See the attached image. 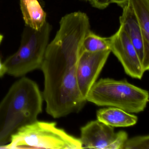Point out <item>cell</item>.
Masks as SVG:
<instances>
[{"mask_svg": "<svg viewBox=\"0 0 149 149\" xmlns=\"http://www.w3.org/2000/svg\"><path fill=\"white\" fill-rule=\"evenodd\" d=\"M91 31L89 17L80 12L66 15L48 44L40 69L44 76L46 111L54 118L79 112L86 103L79 90L76 68L84 38Z\"/></svg>", "mask_w": 149, "mask_h": 149, "instance_id": "1", "label": "cell"}, {"mask_svg": "<svg viewBox=\"0 0 149 149\" xmlns=\"http://www.w3.org/2000/svg\"><path fill=\"white\" fill-rule=\"evenodd\" d=\"M43 100L38 84L29 78L22 77L12 85L0 102V148L21 127L37 120Z\"/></svg>", "mask_w": 149, "mask_h": 149, "instance_id": "2", "label": "cell"}, {"mask_svg": "<svg viewBox=\"0 0 149 149\" xmlns=\"http://www.w3.org/2000/svg\"><path fill=\"white\" fill-rule=\"evenodd\" d=\"M149 92L126 80L102 78L92 85L86 101L99 106L119 108L130 113L143 111L149 102Z\"/></svg>", "mask_w": 149, "mask_h": 149, "instance_id": "3", "label": "cell"}, {"mask_svg": "<svg viewBox=\"0 0 149 149\" xmlns=\"http://www.w3.org/2000/svg\"><path fill=\"white\" fill-rule=\"evenodd\" d=\"M1 149H81L80 139L58 128L55 122L36 120L21 127Z\"/></svg>", "mask_w": 149, "mask_h": 149, "instance_id": "4", "label": "cell"}, {"mask_svg": "<svg viewBox=\"0 0 149 149\" xmlns=\"http://www.w3.org/2000/svg\"><path fill=\"white\" fill-rule=\"evenodd\" d=\"M51 29L52 26L47 22L40 30L26 26L19 48L4 62L7 74L20 77L36 70L40 69Z\"/></svg>", "mask_w": 149, "mask_h": 149, "instance_id": "5", "label": "cell"}, {"mask_svg": "<svg viewBox=\"0 0 149 149\" xmlns=\"http://www.w3.org/2000/svg\"><path fill=\"white\" fill-rule=\"evenodd\" d=\"M127 132H115L113 127L98 120L88 122L81 129L80 139L83 148L123 149L128 139Z\"/></svg>", "mask_w": 149, "mask_h": 149, "instance_id": "6", "label": "cell"}, {"mask_svg": "<svg viewBox=\"0 0 149 149\" xmlns=\"http://www.w3.org/2000/svg\"><path fill=\"white\" fill-rule=\"evenodd\" d=\"M111 52L109 49L81 52L77 64V79L80 92L85 99L91 88L96 81Z\"/></svg>", "mask_w": 149, "mask_h": 149, "instance_id": "7", "label": "cell"}, {"mask_svg": "<svg viewBox=\"0 0 149 149\" xmlns=\"http://www.w3.org/2000/svg\"><path fill=\"white\" fill-rule=\"evenodd\" d=\"M111 52L119 61L125 73L132 78L141 79L145 73L138 55L122 26L110 37Z\"/></svg>", "mask_w": 149, "mask_h": 149, "instance_id": "8", "label": "cell"}, {"mask_svg": "<svg viewBox=\"0 0 149 149\" xmlns=\"http://www.w3.org/2000/svg\"><path fill=\"white\" fill-rule=\"evenodd\" d=\"M123 14L119 18L120 26L129 37L135 47L142 65L144 56V44L141 28L130 4L127 3L123 8Z\"/></svg>", "mask_w": 149, "mask_h": 149, "instance_id": "9", "label": "cell"}, {"mask_svg": "<svg viewBox=\"0 0 149 149\" xmlns=\"http://www.w3.org/2000/svg\"><path fill=\"white\" fill-rule=\"evenodd\" d=\"M130 4L143 34L144 44L143 70L149 69V0H127Z\"/></svg>", "mask_w": 149, "mask_h": 149, "instance_id": "10", "label": "cell"}, {"mask_svg": "<svg viewBox=\"0 0 149 149\" xmlns=\"http://www.w3.org/2000/svg\"><path fill=\"white\" fill-rule=\"evenodd\" d=\"M97 120L113 127H125L136 124L137 117L119 108L109 107L101 109L96 113Z\"/></svg>", "mask_w": 149, "mask_h": 149, "instance_id": "11", "label": "cell"}, {"mask_svg": "<svg viewBox=\"0 0 149 149\" xmlns=\"http://www.w3.org/2000/svg\"><path fill=\"white\" fill-rule=\"evenodd\" d=\"M20 6L26 26L40 30L47 22V14L38 0H20Z\"/></svg>", "mask_w": 149, "mask_h": 149, "instance_id": "12", "label": "cell"}, {"mask_svg": "<svg viewBox=\"0 0 149 149\" xmlns=\"http://www.w3.org/2000/svg\"><path fill=\"white\" fill-rule=\"evenodd\" d=\"M110 39L97 35L90 31L83 41L82 51L96 52L104 50H110Z\"/></svg>", "mask_w": 149, "mask_h": 149, "instance_id": "13", "label": "cell"}, {"mask_svg": "<svg viewBox=\"0 0 149 149\" xmlns=\"http://www.w3.org/2000/svg\"><path fill=\"white\" fill-rule=\"evenodd\" d=\"M149 135L139 136L127 139L123 149H149Z\"/></svg>", "mask_w": 149, "mask_h": 149, "instance_id": "14", "label": "cell"}, {"mask_svg": "<svg viewBox=\"0 0 149 149\" xmlns=\"http://www.w3.org/2000/svg\"><path fill=\"white\" fill-rule=\"evenodd\" d=\"M91 4L96 8L103 9L111 3H116L123 8L127 3V0H91Z\"/></svg>", "mask_w": 149, "mask_h": 149, "instance_id": "15", "label": "cell"}, {"mask_svg": "<svg viewBox=\"0 0 149 149\" xmlns=\"http://www.w3.org/2000/svg\"><path fill=\"white\" fill-rule=\"evenodd\" d=\"M7 72V68L4 62H2L1 58L0 57V78L4 76Z\"/></svg>", "mask_w": 149, "mask_h": 149, "instance_id": "16", "label": "cell"}, {"mask_svg": "<svg viewBox=\"0 0 149 149\" xmlns=\"http://www.w3.org/2000/svg\"><path fill=\"white\" fill-rule=\"evenodd\" d=\"M3 39V36L2 35L0 34V44L1 43V42H2V40Z\"/></svg>", "mask_w": 149, "mask_h": 149, "instance_id": "17", "label": "cell"}, {"mask_svg": "<svg viewBox=\"0 0 149 149\" xmlns=\"http://www.w3.org/2000/svg\"><path fill=\"white\" fill-rule=\"evenodd\" d=\"M84 1H89V2H90L91 0H84Z\"/></svg>", "mask_w": 149, "mask_h": 149, "instance_id": "18", "label": "cell"}]
</instances>
